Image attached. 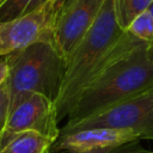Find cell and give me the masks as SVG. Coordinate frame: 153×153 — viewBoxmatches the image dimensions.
<instances>
[{"instance_id":"1","label":"cell","mask_w":153,"mask_h":153,"mask_svg":"<svg viewBox=\"0 0 153 153\" xmlns=\"http://www.w3.org/2000/svg\"><path fill=\"white\" fill-rule=\"evenodd\" d=\"M133 35L120 26L115 0H105L69 59L55 100L59 122L67 118L84 90L128 47Z\"/></svg>"},{"instance_id":"8","label":"cell","mask_w":153,"mask_h":153,"mask_svg":"<svg viewBox=\"0 0 153 153\" xmlns=\"http://www.w3.org/2000/svg\"><path fill=\"white\" fill-rule=\"evenodd\" d=\"M134 141H140V139L127 129L90 128L60 135L53 149L67 153H103Z\"/></svg>"},{"instance_id":"14","label":"cell","mask_w":153,"mask_h":153,"mask_svg":"<svg viewBox=\"0 0 153 153\" xmlns=\"http://www.w3.org/2000/svg\"><path fill=\"white\" fill-rule=\"evenodd\" d=\"M103 153H153V151L142 147L139 143V141H134V142H128L122 146L115 147V148L109 149Z\"/></svg>"},{"instance_id":"9","label":"cell","mask_w":153,"mask_h":153,"mask_svg":"<svg viewBox=\"0 0 153 153\" xmlns=\"http://www.w3.org/2000/svg\"><path fill=\"white\" fill-rule=\"evenodd\" d=\"M56 139L38 131H24L7 142L0 153H50Z\"/></svg>"},{"instance_id":"3","label":"cell","mask_w":153,"mask_h":153,"mask_svg":"<svg viewBox=\"0 0 153 153\" xmlns=\"http://www.w3.org/2000/svg\"><path fill=\"white\" fill-rule=\"evenodd\" d=\"M6 56L11 67L7 79L10 114L33 93H41L55 103L66 65L54 43L37 42Z\"/></svg>"},{"instance_id":"13","label":"cell","mask_w":153,"mask_h":153,"mask_svg":"<svg viewBox=\"0 0 153 153\" xmlns=\"http://www.w3.org/2000/svg\"><path fill=\"white\" fill-rule=\"evenodd\" d=\"M10 91L7 81L0 85V133L4 130L10 116Z\"/></svg>"},{"instance_id":"11","label":"cell","mask_w":153,"mask_h":153,"mask_svg":"<svg viewBox=\"0 0 153 153\" xmlns=\"http://www.w3.org/2000/svg\"><path fill=\"white\" fill-rule=\"evenodd\" d=\"M126 31L143 42H153V18L149 11L146 10L137 14Z\"/></svg>"},{"instance_id":"15","label":"cell","mask_w":153,"mask_h":153,"mask_svg":"<svg viewBox=\"0 0 153 153\" xmlns=\"http://www.w3.org/2000/svg\"><path fill=\"white\" fill-rule=\"evenodd\" d=\"M10 60L7 56H2L0 60V85L5 84L10 76Z\"/></svg>"},{"instance_id":"4","label":"cell","mask_w":153,"mask_h":153,"mask_svg":"<svg viewBox=\"0 0 153 153\" xmlns=\"http://www.w3.org/2000/svg\"><path fill=\"white\" fill-rule=\"evenodd\" d=\"M90 128L127 129L140 140H153V88L99 109L74 123H66L60 135Z\"/></svg>"},{"instance_id":"2","label":"cell","mask_w":153,"mask_h":153,"mask_svg":"<svg viewBox=\"0 0 153 153\" xmlns=\"http://www.w3.org/2000/svg\"><path fill=\"white\" fill-rule=\"evenodd\" d=\"M153 88V42L133 36L115 59L80 94L66 123H74L94 111Z\"/></svg>"},{"instance_id":"6","label":"cell","mask_w":153,"mask_h":153,"mask_svg":"<svg viewBox=\"0 0 153 153\" xmlns=\"http://www.w3.org/2000/svg\"><path fill=\"white\" fill-rule=\"evenodd\" d=\"M105 0H59L54 24V45L66 61L99 14Z\"/></svg>"},{"instance_id":"12","label":"cell","mask_w":153,"mask_h":153,"mask_svg":"<svg viewBox=\"0 0 153 153\" xmlns=\"http://www.w3.org/2000/svg\"><path fill=\"white\" fill-rule=\"evenodd\" d=\"M32 0H6L0 6V22L12 20L30 12Z\"/></svg>"},{"instance_id":"7","label":"cell","mask_w":153,"mask_h":153,"mask_svg":"<svg viewBox=\"0 0 153 153\" xmlns=\"http://www.w3.org/2000/svg\"><path fill=\"white\" fill-rule=\"evenodd\" d=\"M24 131H38L56 140L60 137L61 128H59L54 100L41 93H33L24 99L10 114L7 123L0 133V149Z\"/></svg>"},{"instance_id":"10","label":"cell","mask_w":153,"mask_h":153,"mask_svg":"<svg viewBox=\"0 0 153 153\" xmlns=\"http://www.w3.org/2000/svg\"><path fill=\"white\" fill-rule=\"evenodd\" d=\"M153 0H115L117 19L120 26L127 30L131 20L141 12L148 10Z\"/></svg>"},{"instance_id":"18","label":"cell","mask_w":153,"mask_h":153,"mask_svg":"<svg viewBox=\"0 0 153 153\" xmlns=\"http://www.w3.org/2000/svg\"><path fill=\"white\" fill-rule=\"evenodd\" d=\"M54 1H56V2H57V1H59V0H54Z\"/></svg>"},{"instance_id":"17","label":"cell","mask_w":153,"mask_h":153,"mask_svg":"<svg viewBox=\"0 0 153 153\" xmlns=\"http://www.w3.org/2000/svg\"><path fill=\"white\" fill-rule=\"evenodd\" d=\"M5 1H6V0H0V6H1V5H2Z\"/></svg>"},{"instance_id":"5","label":"cell","mask_w":153,"mask_h":153,"mask_svg":"<svg viewBox=\"0 0 153 153\" xmlns=\"http://www.w3.org/2000/svg\"><path fill=\"white\" fill-rule=\"evenodd\" d=\"M56 1L19 18L0 22V57L27 48L37 42L54 43Z\"/></svg>"},{"instance_id":"16","label":"cell","mask_w":153,"mask_h":153,"mask_svg":"<svg viewBox=\"0 0 153 153\" xmlns=\"http://www.w3.org/2000/svg\"><path fill=\"white\" fill-rule=\"evenodd\" d=\"M148 11H149V13H151V16H152V18H153V2L149 5V7H148Z\"/></svg>"}]
</instances>
